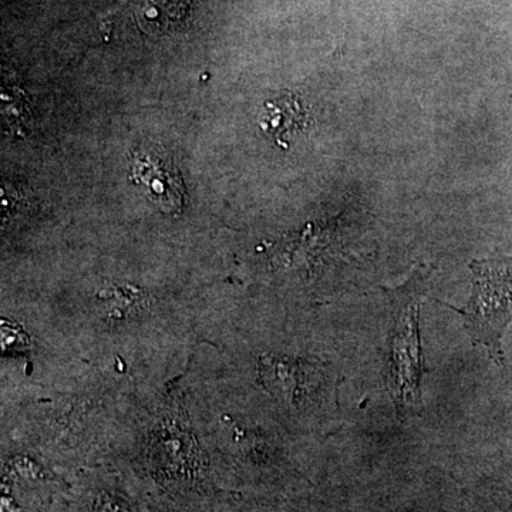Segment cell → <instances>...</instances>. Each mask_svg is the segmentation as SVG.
I'll return each mask as SVG.
<instances>
[{
  "label": "cell",
  "mask_w": 512,
  "mask_h": 512,
  "mask_svg": "<svg viewBox=\"0 0 512 512\" xmlns=\"http://www.w3.org/2000/svg\"><path fill=\"white\" fill-rule=\"evenodd\" d=\"M471 296L463 316L474 345L484 346L498 366L504 365L503 336L512 322V258L493 256L471 262Z\"/></svg>",
  "instance_id": "1"
},
{
  "label": "cell",
  "mask_w": 512,
  "mask_h": 512,
  "mask_svg": "<svg viewBox=\"0 0 512 512\" xmlns=\"http://www.w3.org/2000/svg\"><path fill=\"white\" fill-rule=\"evenodd\" d=\"M419 293H396L387 339L386 384L397 412L420 404L421 377L427 372L421 353Z\"/></svg>",
  "instance_id": "2"
},
{
  "label": "cell",
  "mask_w": 512,
  "mask_h": 512,
  "mask_svg": "<svg viewBox=\"0 0 512 512\" xmlns=\"http://www.w3.org/2000/svg\"><path fill=\"white\" fill-rule=\"evenodd\" d=\"M130 178L164 214H178L183 208V178L164 154L153 150L134 151Z\"/></svg>",
  "instance_id": "3"
},
{
  "label": "cell",
  "mask_w": 512,
  "mask_h": 512,
  "mask_svg": "<svg viewBox=\"0 0 512 512\" xmlns=\"http://www.w3.org/2000/svg\"><path fill=\"white\" fill-rule=\"evenodd\" d=\"M306 126L308 114L303 110L301 100L293 94L266 101L264 114L259 117V127L282 148H288L292 137L302 133Z\"/></svg>",
  "instance_id": "4"
}]
</instances>
